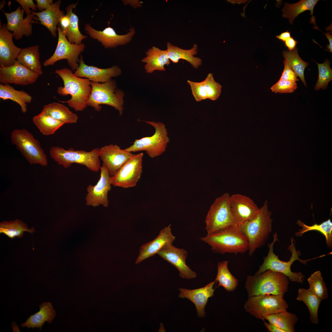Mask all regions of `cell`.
Masks as SVG:
<instances>
[{"instance_id": "1", "label": "cell", "mask_w": 332, "mask_h": 332, "mask_svg": "<svg viewBox=\"0 0 332 332\" xmlns=\"http://www.w3.org/2000/svg\"><path fill=\"white\" fill-rule=\"evenodd\" d=\"M55 73L61 78L64 83L63 86L57 88V93L63 96H71L69 100L59 101L67 103L76 111H83L87 106V101L92 92L90 81L75 76L67 68L56 70Z\"/></svg>"}, {"instance_id": "2", "label": "cell", "mask_w": 332, "mask_h": 332, "mask_svg": "<svg viewBox=\"0 0 332 332\" xmlns=\"http://www.w3.org/2000/svg\"><path fill=\"white\" fill-rule=\"evenodd\" d=\"M200 239L210 246L213 252L221 254L229 253L237 255L245 253L249 249L247 239L237 225L218 231Z\"/></svg>"}, {"instance_id": "3", "label": "cell", "mask_w": 332, "mask_h": 332, "mask_svg": "<svg viewBox=\"0 0 332 332\" xmlns=\"http://www.w3.org/2000/svg\"><path fill=\"white\" fill-rule=\"evenodd\" d=\"M268 204L266 200L254 217L239 226L248 241L250 256L264 244L272 231L273 219Z\"/></svg>"}, {"instance_id": "4", "label": "cell", "mask_w": 332, "mask_h": 332, "mask_svg": "<svg viewBox=\"0 0 332 332\" xmlns=\"http://www.w3.org/2000/svg\"><path fill=\"white\" fill-rule=\"evenodd\" d=\"M289 283L284 275L268 270L258 275L247 276L245 287L248 297L264 294L284 295Z\"/></svg>"}, {"instance_id": "5", "label": "cell", "mask_w": 332, "mask_h": 332, "mask_svg": "<svg viewBox=\"0 0 332 332\" xmlns=\"http://www.w3.org/2000/svg\"><path fill=\"white\" fill-rule=\"evenodd\" d=\"M278 236L276 233L273 235L274 239L272 242L268 244L269 251L267 255L264 258L263 262L260 266L255 275H259L268 270L281 273L287 276L289 280L292 282L302 283L305 276L300 272H294L291 270L292 264L296 260H299L305 265L308 261L314 259L306 260H302L299 258L298 256L301 254L299 250L296 251L295 247V241L293 238L290 239L291 244L289 245L287 249L291 253L292 255L289 261L284 262L280 260L278 255H276L273 251V246L275 243L278 241Z\"/></svg>"}, {"instance_id": "6", "label": "cell", "mask_w": 332, "mask_h": 332, "mask_svg": "<svg viewBox=\"0 0 332 332\" xmlns=\"http://www.w3.org/2000/svg\"><path fill=\"white\" fill-rule=\"evenodd\" d=\"M100 148H94L89 152L83 150H75L72 148L65 149L58 146L50 148L49 154L50 157L59 165L66 168L72 164L84 165L89 169L98 172L100 169Z\"/></svg>"}, {"instance_id": "7", "label": "cell", "mask_w": 332, "mask_h": 332, "mask_svg": "<svg viewBox=\"0 0 332 332\" xmlns=\"http://www.w3.org/2000/svg\"><path fill=\"white\" fill-rule=\"evenodd\" d=\"M92 92L87 101V106H90L95 110H101V105L105 104L113 107L122 116L124 110V93L117 89L116 83L114 80L103 83L91 81Z\"/></svg>"}, {"instance_id": "8", "label": "cell", "mask_w": 332, "mask_h": 332, "mask_svg": "<svg viewBox=\"0 0 332 332\" xmlns=\"http://www.w3.org/2000/svg\"><path fill=\"white\" fill-rule=\"evenodd\" d=\"M11 139L12 144L30 164L47 165V156L40 141L28 130L25 128L14 129L11 133Z\"/></svg>"}, {"instance_id": "9", "label": "cell", "mask_w": 332, "mask_h": 332, "mask_svg": "<svg viewBox=\"0 0 332 332\" xmlns=\"http://www.w3.org/2000/svg\"><path fill=\"white\" fill-rule=\"evenodd\" d=\"M144 121L153 127L155 129L154 134L150 136L135 140L132 145L125 149L131 152L145 151L149 157L154 158L165 151L170 139L164 124L159 122Z\"/></svg>"}, {"instance_id": "10", "label": "cell", "mask_w": 332, "mask_h": 332, "mask_svg": "<svg viewBox=\"0 0 332 332\" xmlns=\"http://www.w3.org/2000/svg\"><path fill=\"white\" fill-rule=\"evenodd\" d=\"M230 196L228 193H225L216 199L211 204L205 220L207 235L236 225L231 212Z\"/></svg>"}, {"instance_id": "11", "label": "cell", "mask_w": 332, "mask_h": 332, "mask_svg": "<svg viewBox=\"0 0 332 332\" xmlns=\"http://www.w3.org/2000/svg\"><path fill=\"white\" fill-rule=\"evenodd\" d=\"M288 306L283 295L272 294L249 297L244 306L247 312L263 321L265 316L286 310Z\"/></svg>"}, {"instance_id": "12", "label": "cell", "mask_w": 332, "mask_h": 332, "mask_svg": "<svg viewBox=\"0 0 332 332\" xmlns=\"http://www.w3.org/2000/svg\"><path fill=\"white\" fill-rule=\"evenodd\" d=\"M57 30L58 39L56 48L53 55L44 61V65H52L58 61L66 59L71 69L76 70L79 66L78 56L83 51L85 45L82 43L76 44L70 42L62 32L59 25Z\"/></svg>"}, {"instance_id": "13", "label": "cell", "mask_w": 332, "mask_h": 332, "mask_svg": "<svg viewBox=\"0 0 332 332\" xmlns=\"http://www.w3.org/2000/svg\"><path fill=\"white\" fill-rule=\"evenodd\" d=\"M143 156L142 152L134 154L115 175L111 176L112 185L124 188L136 186L141 175Z\"/></svg>"}, {"instance_id": "14", "label": "cell", "mask_w": 332, "mask_h": 332, "mask_svg": "<svg viewBox=\"0 0 332 332\" xmlns=\"http://www.w3.org/2000/svg\"><path fill=\"white\" fill-rule=\"evenodd\" d=\"M100 178L97 184H89L87 187V193L85 197V204L96 207L102 205L108 207L109 201L108 195L111 189V176L106 168L102 164L100 167Z\"/></svg>"}, {"instance_id": "15", "label": "cell", "mask_w": 332, "mask_h": 332, "mask_svg": "<svg viewBox=\"0 0 332 332\" xmlns=\"http://www.w3.org/2000/svg\"><path fill=\"white\" fill-rule=\"evenodd\" d=\"M39 75L17 60L12 66L0 67V83L2 84L27 85L34 83Z\"/></svg>"}, {"instance_id": "16", "label": "cell", "mask_w": 332, "mask_h": 332, "mask_svg": "<svg viewBox=\"0 0 332 332\" xmlns=\"http://www.w3.org/2000/svg\"><path fill=\"white\" fill-rule=\"evenodd\" d=\"M231 212L235 224L239 226L254 217L259 208L249 197L239 194L230 196Z\"/></svg>"}, {"instance_id": "17", "label": "cell", "mask_w": 332, "mask_h": 332, "mask_svg": "<svg viewBox=\"0 0 332 332\" xmlns=\"http://www.w3.org/2000/svg\"><path fill=\"white\" fill-rule=\"evenodd\" d=\"M85 30L92 38L100 42L105 48H115L129 43L135 34V30L132 27L130 31L124 35H118L114 29L109 26L102 31L97 30L88 23L85 24Z\"/></svg>"}, {"instance_id": "18", "label": "cell", "mask_w": 332, "mask_h": 332, "mask_svg": "<svg viewBox=\"0 0 332 332\" xmlns=\"http://www.w3.org/2000/svg\"><path fill=\"white\" fill-rule=\"evenodd\" d=\"M134 154L122 149L117 144L105 145L100 148L99 156L110 175H115Z\"/></svg>"}, {"instance_id": "19", "label": "cell", "mask_w": 332, "mask_h": 332, "mask_svg": "<svg viewBox=\"0 0 332 332\" xmlns=\"http://www.w3.org/2000/svg\"><path fill=\"white\" fill-rule=\"evenodd\" d=\"M157 254L176 267L179 271L180 276L183 279H190L196 277V273L186 263L188 255L186 250L176 247L171 244L164 246Z\"/></svg>"}, {"instance_id": "20", "label": "cell", "mask_w": 332, "mask_h": 332, "mask_svg": "<svg viewBox=\"0 0 332 332\" xmlns=\"http://www.w3.org/2000/svg\"><path fill=\"white\" fill-rule=\"evenodd\" d=\"M2 11L7 19V28L9 31L13 32V37L15 40L21 39L23 35L29 36L31 34L33 19L35 16L33 13L26 15L24 18L25 11L21 8L20 6L15 10L10 13Z\"/></svg>"}, {"instance_id": "21", "label": "cell", "mask_w": 332, "mask_h": 332, "mask_svg": "<svg viewBox=\"0 0 332 332\" xmlns=\"http://www.w3.org/2000/svg\"><path fill=\"white\" fill-rule=\"evenodd\" d=\"M121 70L117 65L106 69H101L86 65L81 57L79 64L74 74L79 77H85L91 81L105 83L111 80V78L121 74Z\"/></svg>"}, {"instance_id": "22", "label": "cell", "mask_w": 332, "mask_h": 332, "mask_svg": "<svg viewBox=\"0 0 332 332\" xmlns=\"http://www.w3.org/2000/svg\"><path fill=\"white\" fill-rule=\"evenodd\" d=\"M171 225L160 230L159 235L153 240L142 245L140 248L139 255L136 260V264L153 256L165 246L172 244L175 237L172 234Z\"/></svg>"}, {"instance_id": "23", "label": "cell", "mask_w": 332, "mask_h": 332, "mask_svg": "<svg viewBox=\"0 0 332 332\" xmlns=\"http://www.w3.org/2000/svg\"><path fill=\"white\" fill-rule=\"evenodd\" d=\"M13 36L9 31L6 24L0 23V66H9L13 65L17 60L22 49L16 46L13 41Z\"/></svg>"}, {"instance_id": "24", "label": "cell", "mask_w": 332, "mask_h": 332, "mask_svg": "<svg viewBox=\"0 0 332 332\" xmlns=\"http://www.w3.org/2000/svg\"><path fill=\"white\" fill-rule=\"evenodd\" d=\"M215 283V281L211 282L204 287L193 290L180 288L179 289V297L190 300L195 306L198 317H204L205 308L208 299L214 295Z\"/></svg>"}, {"instance_id": "25", "label": "cell", "mask_w": 332, "mask_h": 332, "mask_svg": "<svg viewBox=\"0 0 332 332\" xmlns=\"http://www.w3.org/2000/svg\"><path fill=\"white\" fill-rule=\"evenodd\" d=\"M61 2L60 0L56 1L46 10L41 12L32 11L34 15L38 17L37 19L40 22V23L45 26L54 37L57 36V26L61 18L64 15L63 12L60 9Z\"/></svg>"}, {"instance_id": "26", "label": "cell", "mask_w": 332, "mask_h": 332, "mask_svg": "<svg viewBox=\"0 0 332 332\" xmlns=\"http://www.w3.org/2000/svg\"><path fill=\"white\" fill-rule=\"evenodd\" d=\"M145 54L146 56L141 61L145 63L144 69L147 73H151L156 70L165 71L164 66L170 64L166 50L153 46L147 50Z\"/></svg>"}, {"instance_id": "27", "label": "cell", "mask_w": 332, "mask_h": 332, "mask_svg": "<svg viewBox=\"0 0 332 332\" xmlns=\"http://www.w3.org/2000/svg\"><path fill=\"white\" fill-rule=\"evenodd\" d=\"M166 50L167 56L169 60L173 63H177L181 59L184 60L189 62L195 69H198L202 64V59L194 57L197 53V45L194 44L193 47L189 49H185L173 45L170 42L167 43Z\"/></svg>"}, {"instance_id": "28", "label": "cell", "mask_w": 332, "mask_h": 332, "mask_svg": "<svg viewBox=\"0 0 332 332\" xmlns=\"http://www.w3.org/2000/svg\"><path fill=\"white\" fill-rule=\"evenodd\" d=\"M40 310L34 314L30 315L26 321L20 324L21 327L28 328H35L39 331L45 322L51 323L56 316L55 311L49 302H44L39 305Z\"/></svg>"}, {"instance_id": "29", "label": "cell", "mask_w": 332, "mask_h": 332, "mask_svg": "<svg viewBox=\"0 0 332 332\" xmlns=\"http://www.w3.org/2000/svg\"><path fill=\"white\" fill-rule=\"evenodd\" d=\"M319 1L318 0H302L294 4L285 3L282 11V16L288 19L292 24L294 19L299 14L306 11L310 10L312 17L310 23L316 24L315 18L313 15L314 8Z\"/></svg>"}, {"instance_id": "30", "label": "cell", "mask_w": 332, "mask_h": 332, "mask_svg": "<svg viewBox=\"0 0 332 332\" xmlns=\"http://www.w3.org/2000/svg\"><path fill=\"white\" fill-rule=\"evenodd\" d=\"M39 47L35 45L22 49L17 61L39 75L43 73L40 61Z\"/></svg>"}, {"instance_id": "31", "label": "cell", "mask_w": 332, "mask_h": 332, "mask_svg": "<svg viewBox=\"0 0 332 332\" xmlns=\"http://www.w3.org/2000/svg\"><path fill=\"white\" fill-rule=\"evenodd\" d=\"M42 112L65 124L76 123L78 117L64 105L53 102L44 105Z\"/></svg>"}, {"instance_id": "32", "label": "cell", "mask_w": 332, "mask_h": 332, "mask_svg": "<svg viewBox=\"0 0 332 332\" xmlns=\"http://www.w3.org/2000/svg\"><path fill=\"white\" fill-rule=\"evenodd\" d=\"M0 98L4 101L10 99L17 103L23 113L27 111V104L31 102L32 97L23 90H18L9 84H0Z\"/></svg>"}, {"instance_id": "33", "label": "cell", "mask_w": 332, "mask_h": 332, "mask_svg": "<svg viewBox=\"0 0 332 332\" xmlns=\"http://www.w3.org/2000/svg\"><path fill=\"white\" fill-rule=\"evenodd\" d=\"M264 319L284 332H295L294 326L298 319L296 315L288 312L287 310L266 315Z\"/></svg>"}, {"instance_id": "34", "label": "cell", "mask_w": 332, "mask_h": 332, "mask_svg": "<svg viewBox=\"0 0 332 332\" xmlns=\"http://www.w3.org/2000/svg\"><path fill=\"white\" fill-rule=\"evenodd\" d=\"M297 300L303 302L307 306L310 313V319L313 324H318L319 319L318 312L322 301L318 296L308 289L301 288L298 289Z\"/></svg>"}, {"instance_id": "35", "label": "cell", "mask_w": 332, "mask_h": 332, "mask_svg": "<svg viewBox=\"0 0 332 332\" xmlns=\"http://www.w3.org/2000/svg\"><path fill=\"white\" fill-rule=\"evenodd\" d=\"M228 261L224 260L217 263V273L214 281L218 282L217 288L222 286L228 292H232L237 288L238 284V279L233 276L228 267Z\"/></svg>"}, {"instance_id": "36", "label": "cell", "mask_w": 332, "mask_h": 332, "mask_svg": "<svg viewBox=\"0 0 332 332\" xmlns=\"http://www.w3.org/2000/svg\"><path fill=\"white\" fill-rule=\"evenodd\" d=\"M32 121L40 132L43 135L46 136L53 134L65 124L42 112L34 116Z\"/></svg>"}, {"instance_id": "37", "label": "cell", "mask_w": 332, "mask_h": 332, "mask_svg": "<svg viewBox=\"0 0 332 332\" xmlns=\"http://www.w3.org/2000/svg\"><path fill=\"white\" fill-rule=\"evenodd\" d=\"M77 5V3L69 5L65 8L66 14L69 18L70 23L69 28L66 37L71 43L76 44L81 43L82 41L86 38V36L81 34L78 25V18L73 11Z\"/></svg>"}, {"instance_id": "38", "label": "cell", "mask_w": 332, "mask_h": 332, "mask_svg": "<svg viewBox=\"0 0 332 332\" xmlns=\"http://www.w3.org/2000/svg\"><path fill=\"white\" fill-rule=\"evenodd\" d=\"M297 223L302 228L295 233L297 237H301L305 232L310 231H317L320 232L325 237L326 245L329 247L332 246V222L330 219H328L320 224L316 223L312 226H308L298 220Z\"/></svg>"}, {"instance_id": "39", "label": "cell", "mask_w": 332, "mask_h": 332, "mask_svg": "<svg viewBox=\"0 0 332 332\" xmlns=\"http://www.w3.org/2000/svg\"><path fill=\"white\" fill-rule=\"evenodd\" d=\"M25 231L32 233L35 229L33 227L28 229L27 224L19 219L0 223V233L4 234L10 238H21Z\"/></svg>"}, {"instance_id": "40", "label": "cell", "mask_w": 332, "mask_h": 332, "mask_svg": "<svg viewBox=\"0 0 332 332\" xmlns=\"http://www.w3.org/2000/svg\"><path fill=\"white\" fill-rule=\"evenodd\" d=\"M283 54L289 66L300 78L306 87L307 85L305 80L304 71L308 63L303 60L299 57L297 48L291 51L284 50Z\"/></svg>"}, {"instance_id": "41", "label": "cell", "mask_w": 332, "mask_h": 332, "mask_svg": "<svg viewBox=\"0 0 332 332\" xmlns=\"http://www.w3.org/2000/svg\"><path fill=\"white\" fill-rule=\"evenodd\" d=\"M307 281L309 285L308 289L322 300L328 298L327 289L320 271L312 274L308 279Z\"/></svg>"}, {"instance_id": "42", "label": "cell", "mask_w": 332, "mask_h": 332, "mask_svg": "<svg viewBox=\"0 0 332 332\" xmlns=\"http://www.w3.org/2000/svg\"><path fill=\"white\" fill-rule=\"evenodd\" d=\"M318 70V79L314 89L318 90L320 89H326L329 83L332 80V70L330 66V62L326 60L322 63L316 62Z\"/></svg>"}, {"instance_id": "43", "label": "cell", "mask_w": 332, "mask_h": 332, "mask_svg": "<svg viewBox=\"0 0 332 332\" xmlns=\"http://www.w3.org/2000/svg\"><path fill=\"white\" fill-rule=\"evenodd\" d=\"M204 92L207 94L208 99L215 101L220 95L222 86L214 80L212 73H209L202 81Z\"/></svg>"}, {"instance_id": "44", "label": "cell", "mask_w": 332, "mask_h": 332, "mask_svg": "<svg viewBox=\"0 0 332 332\" xmlns=\"http://www.w3.org/2000/svg\"><path fill=\"white\" fill-rule=\"evenodd\" d=\"M297 88L296 82L279 79L270 89L272 92L276 94L293 92Z\"/></svg>"}, {"instance_id": "45", "label": "cell", "mask_w": 332, "mask_h": 332, "mask_svg": "<svg viewBox=\"0 0 332 332\" xmlns=\"http://www.w3.org/2000/svg\"><path fill=\"white\" fill-rule=\"evenodd\" d=\"M284 68L279 79L296 82L298 81L297 75L288 65L287 61H283Z\"/></svg>"}, {"instance_id": "46", "label": "cell", "mask_w": 332, "mask_h": 332, "mask_svg": "<svg viewBox=\"0 0 332 332\" xmlns=\"http://www.w3.org/2000/svg\"><path fill=\"white\" fill-rule=\"evenodd\" d=\"M16 1L20 4L27 15H29L32 14L30 9L34 11L36 10L37 6L33 0H16Z\"/></svg>"}, {"instance_id": "47", "label": "cell", "mask_w": 332, "mask_h": 332, "mask_svg": "<svg viewBox=\"0 0 332 332\" xmlns=\"http://www.w3.org/2000/svg\"><path fill=\"white\" fill-rule=\"evenodd\" d=\"M59 23L62 31L65 36L69 26V18L68 15L66 14L65 15H63L61 18Z\"/></svg>"}, {"instance_id": "48", "label": "cell", "mask_w": 332, "mask_h": 332, "mask_svg": "<svg viewBox=\"0 0 332 332\" xmlns=\"http://www.w3.org/2000/svg\"><path fill=\"white\" fill-rule=\"evenodd\" d=\"M37 8L40 12L48 8L53 3L52 0H36Z\"/></svg>"}, {"instance_id": "49", "label": "cell", "mask_w": 332, "mask_h": 332, "mask_svg": "<svg viewBox=\"0 0 332 332\" xmlns=\"http://www.w3.org/2000/svg\"><path fill=\"white\" fill-rule=\"evenodd\" d=\"M285 44L289 51H292L295 49L297 41L291 37L284 42Z\"/></svg>"}, {"instance_id": "50", "label": "cell", "mask_w": 332, "mask_h": 332, "mask_svg": "<svg viewBox=\"0 0 332 332\" xmlns=\"http://www.w3.org/2000/svg\"><path fill=\"white\" fill-rule=\"evenodd\" d=\"M264 325L267 329L268 331L269 332H284L283 330L280 329L275 325L272 323L269 322L267 323L264 321Z\"/></svg>"}, {"instance_id": "51", "label": "cell", "mask_w": 332, "mask_h": 332, "mask_svg": "<svg viewBox=\"0 0 332 332\" xmlns=\"http://www.w3.org/2000/svg\"><path fill=\"white\" fill-rule=\"evenodd\" d=\"M122 2L124 5L129 4L134 8L140 7L141 6L139 0H123Z\"/></svg>"}, {"instance_id": "52", "label": "cell", "mask_w": 332, "mask_h": 332, "mask_svg": "<svg viewBox=\"0 0 332 332\" xmlns=\"http://www.w3.org/2000/svg\"><path fill=\"white\" fill-rule=\"evenodd\" d=\"M290 32L288 30L281 33L280 34L277 35L276 38L283 42H285L290 37Z\"/></svg>"}, {"instance_id": "53", "label": "cell", "mask_w": 332, "mask_h": 332, "mask_svg": "<svg viewBox=\"0 0 332 332\" xmlns=\"http://www.w3.org/2000/svg\"><path fill=\"white\" fill-rule=\"evenodd\" d=\"M323 33L326 35V38L328 39L329 42V44L326 46V49L329 52L331 53L332 52V35L329 32Z\"/></svg>"}, {"instance_id": "54", "label": "cell", "mask_w": 332, "mask_h": 332, "mask_svg": "<svg viewBox=\"0 0 332 332\" xmlns=\"http://www.w3.org/2000/svg\"><path fill=\"white\" fill-rule=\"evenodd\" d=\"M11 326L13 328V332H20L18 325L14 321L12 322Z\"/></svg>"}]
</instances>
